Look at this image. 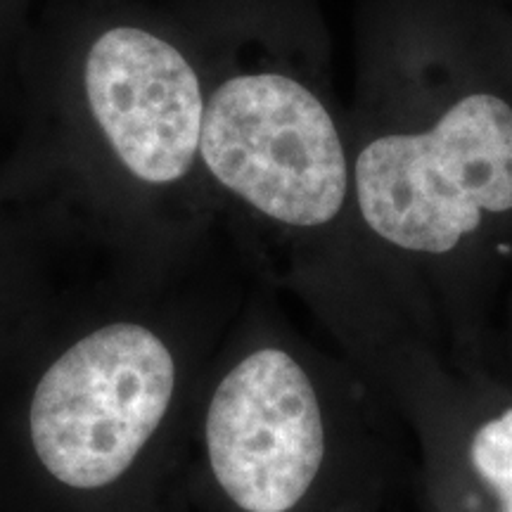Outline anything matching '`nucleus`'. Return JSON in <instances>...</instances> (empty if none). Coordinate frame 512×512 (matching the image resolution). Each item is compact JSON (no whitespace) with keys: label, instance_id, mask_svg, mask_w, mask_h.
Segmentation results:
<instances>
[{"label":"nucleus","instance_id":"7ed1b4c3","mask_svg":"<svg viewBox=\"0 0 512 512\" xmlns=\"http://www.w3.org/2000/svg\"><path fill=\"white\" fill-rule=\"evenodd\" d=\"M200 155L223 188L285 226H325L347 200L349 164L335 121L290 76L221 83L204 107Z\"/></svg>","mask_w":512,"mask_h":512},{"label":"nucleus","instance_id":"f03ea898","mask_svg":"<svg viewBox=\"0 0 512 512\" xmlns=\"http://www.w3.org/2000/svg\"><path fill=\"white\" fill-rule=\"evenodd\" d=\"M174 387V356L145 325L91 332L50 363L31 396L38 463L69 489H105L159 430Z\"/></svg>","mask_w":512,"mask_h":512},{"label":"nucleus","instance_id":"423d86ee","mask_svg":"<svg viewBox=\"0 0 512 512\" xmlns=\"http://www.w3.org/2000/svg\"><path fill=\"white\" fill-rule=\"evenodd\" d=\"M470 460L477 475L494 489L503 512H512V408L479 427Z\"/></svg>","mask_w":512,"mask_h":512},{"label":"nucleus","instance_id":"f257e3e1","mask_svg":"<svg viewBox=\"0 0 512 512\" xmlns=\"http://www.w3.org/2000/svg\"><path fill=\"white\" fill-rule=\"evenodd\" d=\"M363 221L389 245L446 254L512 211V105L470 93L422 133L375 138L354 166Z\"/></svg>","mask_w":512,"mask_h":512},{"label":"nucleus","instance_id":"39448f33","mask_svg":"<svg viewBox=\"0 0 512 512\" xmlns=\"http://www.w3.org/2000/svg\"><path fill=\"white\" fill-rule=\"evenodd\" d=\"M86 95L121 164L145 183H174L200 152L204 100L190 62L136 27L105 31L86 57Z\"/></svg>","mask_w":512,"mask_h":512},{"label":"nucleus","instance_id":"20e7f679","mask_svg":"<svg viewBox=\"0 0 512 512\" xmlns=\"http://www.w3.org/2000/svg\"><path fill=\"white\" fill-rule=\"evenodd\" d=\"M221 491L245 512H290L325 458V425L309 375L290 354L259 349L223 377L204 422Z\"/></svg>","mask_w":512,"mask_h":512}]
</instances>
